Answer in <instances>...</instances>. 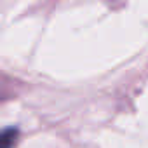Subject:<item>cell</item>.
<instances>
[{"label":"cell","instance_id":"cell-1","mask_svg":"<svg viewBox=\"0 0 148 148\" xmlns=\"http://www.w3.org/2000/svg\"><path fill=\"white\" fill-rule=\"evenodd\" d=\"M18 138H19V131L16 127H7L0 131V148H14Z\"/></svg>","mask_w":148,"mask_h":148}]
</instances>
